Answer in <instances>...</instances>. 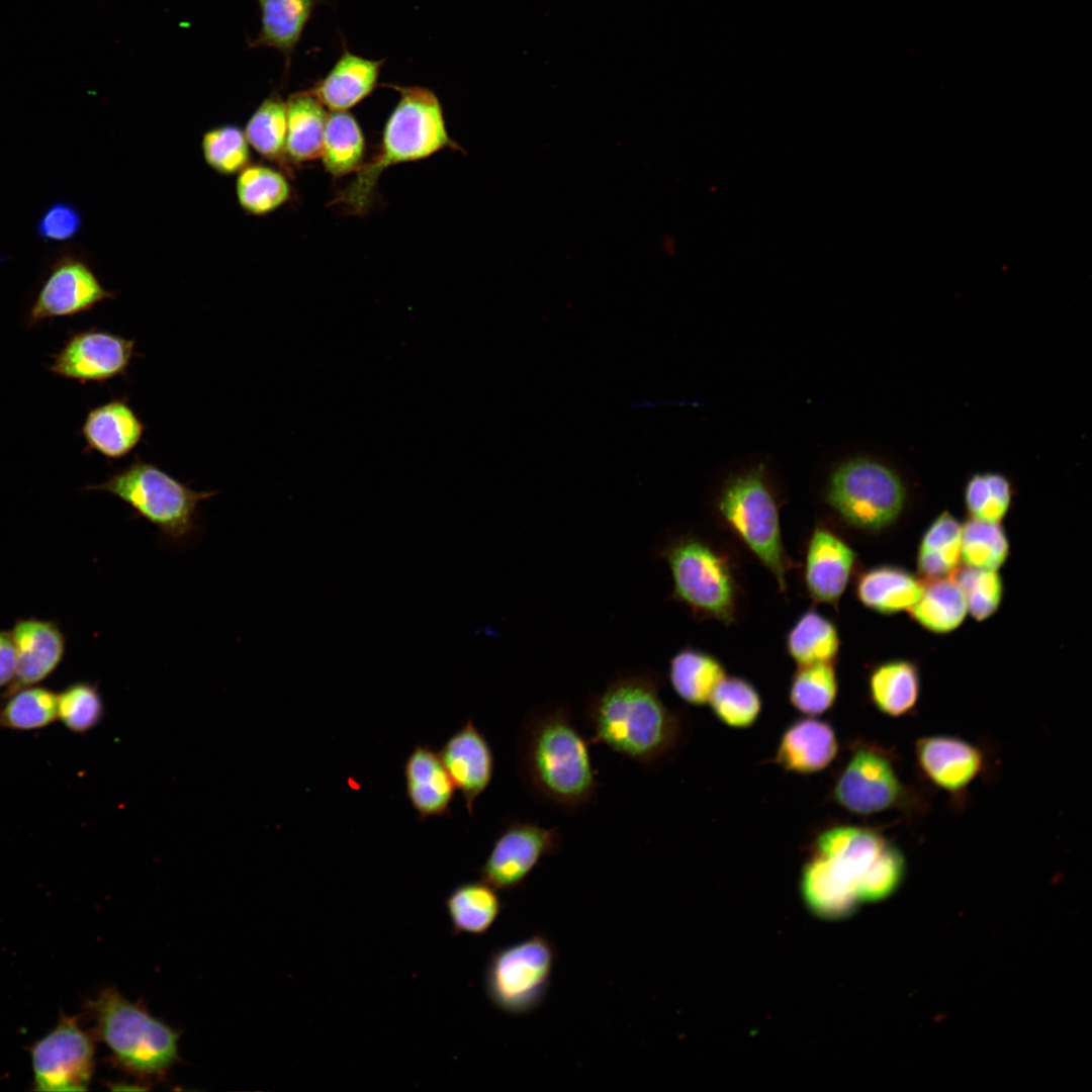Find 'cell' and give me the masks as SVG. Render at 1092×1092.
<instances>
[{"label": "cell", "instance_id": "3", "mask_svg": "<svg viewBox=\"0 0 1092 1092\" xmlns=\"http://www.w3.org/2000/svg\"><path fill=\"white\" fill-rule=\"evenodd\" d=\"M390 86L399 99L384 125L377 152L363 162L354 179L332 201L351 214L369 210L378 179L387 168L420 161L445 149L461 151L448 133L440 100L432 90Z\"/></svg>", "mask_w": 1092, "mask_h": 1092}, {"label": "cell", "instance_id": "7", "mask_svg": "<svg viewBox=\"0 0 1092 1092\" xmlns=\"http://www.w3.org/2000/svg\"><path fill=\"white\" fill-rule=\"evenodd\" d=\"M87 489L118 497L174 542H183L195 532L199 504L218 493L194 490L138 455L105 482Z\"/></svg>", "mask_w": 1092, "mask_h": 1092}, {"label": "cell", "instance_id": "26", "mask_svg": "<svg viewBox=\"0 0 1092 1092\" xmlns=\"http://www.w3.org/2000/svg\"><path fill=\"white\" fill-rule=\"evenodd\" d=\"M286 103V158L302 164L321 157L328 114L325 106L309 91L292 94Z\"/></svg>", "mask_w": 1092, "mask_h": 1092}, {"label": "cell", "instance_id": "19", "mask_svg": "<svg viewBox=\"0 0 1092 1092\" xmlns=\"http://www.w3.org/2000/svg\"><path fill=\"white\" fill-rule=\"evenodd\" d=\"M838 750L834 727L826 720L807 716L794 720L784 729L774 760L787 771L811 775L828 767Z\"/></svg>", "mask_w": 1092, "mask_h": 1092}, {"label": "cell", "instance_id": "36", "mask_svg": "<svg viewBox=\"0 0 1092 1092\" xmlns=\"http://www.w3.org/2000/svg\"><path fill=\"white\" fill-rule=\"evenodd\" d=\"M244 132L257 153L288 171L286 103L279 96H270L259 105Z\"/></svg>", "mask_w": 1092, "mask_h": 1092}, {"label": "cell", "instance_id": "15", "mask_svg": "<svg viewBox=\"0 0 1092 1092\" xmlns=\"http://www.w3.org/2000/svg\"><path fill=\"white\" fill-rule=\"evenodd\" d=\"M916 764L931 785L950 795L966 792L985 767L982 750L950 735H929L916 740Z\"/></svg>", "mask_w": 1092, "mask_h": 1092}, {"label": "cell", "instance_id": "32", "mask_svg": "<svg viewBox=\"0 0 1092 1092\" xmlns=\"http://www.w3.org/2000/svg\"><path fill=\"white\" fill-rule=\"evenodd\" d=\"M968 611L966 597L953 578L929 579L921 597L909 609L913 620L924 629L943 634L957 629Z\"/></svg>", "mask_w": 1092, "mask_h": 1092}, {"label": "cell", "instance_id": "28", "mask_svg": "<svg viewBox=\"0 0 1092 1092\" xmlns=\"http://www.w3.org/2000/svg\"><path fill=\"white\" fill-rule=\"evenodd\" d=\"M493 887L481 881L457 885L445 900L455 934L481 935L500 914L503 903Z\"/></svg>", "mask_w": 1092, "mask_h": 1092}, {"label": "cell", "instance_id": "27", "mask_svg": "<svg viewBox=\"0 0 1092 1092\" xmlns=\"http://www.w3.org/2000/svg\"><path fill=\"white\" fill-rule=\"evenodd\" d=\"M725 676L722 662L699 648L685 647L669 660L668 679L671 688L684 702L692 706L708 705L715 688Z\"/></svg>", "mask_w": 1092, "mask_h": 1092}, {"label": "cell", "instance_id": "4", "mask_svg": "<svg viewBox=\"0 0 1092 1092\" xmlns=\"http://www.w3.org/2000/svg\"><path fill=\"white\" fill-rule=\"evenodd\" d=\"M89 1006L97 1035L123 1070L141 1077H156L178 1061V1032L140 1004L125 999L115 988L101 991Z\"/></svg>", "mask_w": 1092, "mask_h": 1092}, {"label": "cell", "instance_id": "2", "mask_svg": "<svg viewBox=\"0 0 1092 1092\" xmlns=\"http://www.w3.org/2000/svg\"><path fill=\"white\" fill-rule=\"evenodd\" d=\"M589 745L565 704L528 711L519 728L517 750L519 777L528 794L567 813L588 806L599 786Z\"/></svg>", "mask_w": 1092, "mask_h": 1092}, {"label": "cell", "instance_id": "9", "mask_svg": "<svg viewBox=\"0 0 1092 1092\" xmlns=\"http://www.w3.org/2000/svg\"><path fill=\"white\" fill-rule=\"evenodd\" d=\"M554 942L544 933L494 949L484 972L490 1003L510 1015H524L544 1001L556 962Z\"/></svg>", "mask_w": 1092, "mask_h": 1092}, {"label": "cell", "instance_id": "40", "mask_svg": "<svg viewBox=\"0 0 1092 1092\" xmlns=\"http://www.w3.org/2000/svg\"><path fill=\"white\" fill-rule=\"evenodd\" d=\"M1012 488L1006 476L998 472L974 474L965 487L966 508L973 519L999 523L1008 512Z\"/></svg>", "mask_w": 1092, "mask_h": 1092}, {"label": "cell", "instance_id": "22", "mask_svg": "<svg viewBox=\"0 0 1092 1092\" xmlns=\"http://www.w3.org/2000/svg\"><path fill=\"white\" fill-rule=\"evenodd\" d=\"M381 65L345 51L310 91L331 111H347L373 92Z\"/></svg>", "mask_w": 1092, "mask_h": 1092}, {"label": "cell", "instance_id": "11", "mask_svg": "<svg viewBox=\"0 0 1092 1092\" xmlns=\"http://www.w3.org/2000/svg\"><path fill=\"white\" fill-rule=\"evenodd\" d=\"M34 1089L83 1091L94 1069V1045L78 1020L62 1015L56 1027L31 1049Z\"/></svg>", "mask_w": 1092, "mask_h": 1092}, {"label": "cell", "instance_id": "25", "mask_svg": "<svg viewBox=\"0 0 1092 1092\" xmlns=\"http://www.w3.org/2000/svg\"><path fill=\"white\" fill-rule=\"evenodd\" d=\"M869 697L882 714L901 718L912 714L920 697L917 665L907 659H893L874 666L868 677Z\"/></svg>", "mask_w": 1092, "mask_h": 1092}, {"label": "cell", "instance_id": "38", "mask_svg": "<svg viewBox=\"0 0 1092 1092\" xmlns=\"http://www.w3.org/2000/svg\"><path fill=\"white\" fill-rule=\"evenodd\" d=\"M708 705L721 723L733 729L752 727L762 711V700L756 687L736 675H726L722 679Z\"/></svg>", "mask_w": 1092, "mask_h": 1092}, {"label": "cell", "instance_id": "30", "mask_svg": "<svg viewBox=\"0 0 1092 1092\" xmlns=\"http://www.w3.org/2000/svg\"><path fill=\"white\" fill-rule=\"evenodd\" d=\"M839 649L837 626L814 609L802 613L786 635V651L798 665L834 663Z\"/></svg>", "mask_w": 1092, "mask_h": 1092}, {"label": "cell", "instance_id": "41", "mask_svg": "<svg viewBox=\"0 0 1092 1092\" xmlns=\"http://www.w3.org/2000/svg\"><path fill=\"white\" fill-rule=\"evenodd\" d=\"M201 150L206 164L222 175L240 173L250 163L249 143L237 125H221L204 132Z\"/></svg>", "mask_w": 1092, "mask_h": 1092}, {"label": "cell", "instance_id": "20", "mask_svg": "<svg viewBox=\"0 0 1092 1092\" xmlns=\"http://www.w3.org/2000/svg\"><path fill=\"white\" fill-rule=\"evenodd\" d=\"M407 799L423 821L450 815L455 786L439 755L428 744H417L404 762Z\"/></svg>", "mask_w": 1092, "mask_h": 1092}, {"label": "cell", "instance_id": "29", "mask_svg": "<svg viewBox=\"0 0 1092 1092\" xmlns=\"http://www.w3.org/2000/svg\"><path fill=\"white\" fill-rule=\"evenodd\" d=\"M800 884L807 906L824 918L847 916L860 902L855 891L841 882L824 859L813 853L803 866Z\"/></svg>", "mask_w": 1092, "mask_h": 1092}, {"label": "cell", "instance_id": "5", "mask_svg": "<svg viewBox=\"0 0 1092 1092\" xmlns=\"http://www.w3.org/2000/svg\"><path fill=\"white\" fill-rule=\"evenodd\" d=\"M658 557L669 567L673 600L698 618L735 622L738 583L724 553L695 534H680L662 544Z\"/></svg>", "mask_w": 1092, "mask_h": 1092}, {"label": "cell", "instance_id": "12", "mask_svg": "<svg viewBox=\"0 0 1092 1092\" xmlns=\"http://www.w3.org/2000/svg\"><path fill=\"white\" fill-rule=\"evenodd\" d=\"M560 845L558 827L514 820L495 837L480 868V878L497 891H512L525 882L544 856L556 853Z\"/></svg>", "mask_w": 1092, "mask_h": 1092}, {"label": "cell", "instance_id": "31", "mask_svg": "<svg viewBox=\"0 0 1092 1092\" xmlns=\"http://www.w3.org/2000/svg\"><path fill=\"white\" fill-rule=\"evenodd\" d=\"M365 148L362 128L351 113L328 114L320 158L331 176L338 178L356 172L363 164Z\"/></svg>", "mask_w": 1092, "mask_h": 1092}, {"label": "cell", "instance_id": "44", "mask_svg": "<svg viewBox=\"0 0 1092 1092\" xmlns=\"http://www.w3.org/2000/svg\"><path fill=\"white\" fill-rule=\"evenodd\" d=\"M905 871L903 853L889 841L857 886L859 901H877L889 897L900 886Z\"/></svg>", "mask_w": 1092, "mask_h": 1092}, {"label": "cell", "instance_id": "18", "mask_svg": "<svg viewBox=\"0 0 1092 1092\" xmlns=\"http://www.w3.org/2000/svg\"><path fill=\"white\" fill-rule=\"evenodd\" d=\"M439 755L472 815L474 802L493 776L494 757L487 738L469 719L446 740Z\"/></svg>", "mask_w": 1092, "mask_h": 1092}, {"label": "cell", "instance_id": "43", "mask_svg": "<svg viewBox=\"0 0 1092 1092\" xmlns=\"http://www.w3.org/2000/svg\"><path fill=\"white\" fill-rule=\"evenodd\" d=\"M952 574L966 597L971 615L977 621H983L997 611L1003 596V583L996 570L968 566L957 569Z\"/></svg>", "mask_w": 1092, "mask_h": 1092}, {"label": "cell", "instance_id": "37", "mask_svg": "<svg viewBox=\"0 0 1092 1092\" xmlns=\"http://www.w3.org/2000/svg\"><path fill=\"white\" fill-rule=\"evenodd\" d=\"M262 28L257 43L290 52L310 16L314 0H259Z\"/></svg>", "mask_w": 1092, "mask_h": 1092}, {"label": "cell", "instance_id": "13", "mask_svg": "<svg viewBox=\"0 0 1092 1092\" xmlns=\"http://www.w3.org/2000/svg\"><path fill=\"white\" fill-rule=\"evenodd\" d=\"M135 341L91 329L71 335L64 347L53 356L52 373L80 383L104 382L126 374L136 356Z\"/></svg>", "mask_w": 1092, "mask_h": 1092}, {"label": "cell", "instance_id": "6", "mask_svg": "<svg viewBox=\"0 0 1092 1092\" xmlns=\"http://www.w3.org/2000/svg\"><path fill=\"white\" fill-rule=\"evenodd\" d=\"M722 521L787 590L792 561L784 547L780 508L766 468L758 464L729 477L717 498Z\"/></svg>", "mask_w": 1092, "mask_h": 1092}, {"label": "cell", "instance_id": "21", "mask_svg": "<svg viewBox=\"0 0 1092 1092\" xmlns=\"http://www.w3.org/2000/svg\"><path fill=\"white\" fill-rule=\"evenodd\" d=\"M145 430V424L128 403L127 397H123L90 410L81 434L87 450L114 460L128 455L141 442Z\"/></svg>", "mask_w": 1092, "mask_h": 1092}, {"label": "cell", "instance_id": "14", "mask_svg": "<svg viewBox=\"0 0 1092 1092\" xmlns=\"http://www.w3.org/2000/svg\"><path fill=\"white\" fill-rule=\"evenodd\" d=\"M111 298L114 294L102 286L83 260L64 256L53 265L28 312L27 325L85 312Z\"/></svg>", "mask_w": 1092, "mask_h": 1092}, {"label": "cell", "instance_id": "39", "mask_svg": "<svg viewBox=\"0 0 1092 1092\" xmlns=\"http://www.w3.org/2000/svg\"><path fill=\"white\" fill-rule=\"evenodd\" d=\"M1008 552L1007 536L997 523L972 518L963 526L961 558L968 566L996 570Z\"/></svg>", "mask_w": 1092, "mask_h": 1092}, {"label": "cell", "instance_id": "45", "mask_svg": "<svg viewBox=\"0 0 1092 1092\" xmlns=\"http://www.w3.org/2000/svg\"><path fill=\"white\" fill-rule=\"evenodd\" d=\"M102 712L100 695L91 685L77 684L58 696V716L73 731L91 729L101 719Z\"/></svg>", "mask_w": 1092, "mask_h": 1092}, {"label": "cell", "instance_id": "10", "mask_svg": "<svg viewBox=\"0 0 1092 1092\" xmlns=\"http://www.w3.org/2000/svg\"><path fill=\"white\" fill-rule=\"evenodd\" d=\"M829 797L849 813L869 816L906 808L910 794L890 751L874 742L855 740Z\"/></svg>", "mask_w": 1092, "mask_h": 1092}, {"label": "cell", "instance_id": "34", "mask_svg": "<svg viewBox=\"0 0 1092 1092\" xmlns=\"http://www.w3.org/2000/svg\"><path fill=\"white\" fill-rule=\"evenodd\" d=\"M838 689L834 663L798 665L790 681L788 697L798 712L806 716H819L833 707Z\"/></svg>", "mask_w": 1092, "mask_h": 1092}, {"label": "cell", "instance_id": "23", "mask_svg": "<svg viewBox=\"0 0 1092 1092\" xmlns=\"http://www.w3.org/2000/svg\"><path fill=\"white\" fill-rule=\"evenodd\" d=\"M12 637L16 650L17 686L26 687L47 677L64 653V639L51 623L24 620L16 624Z\"/></svg>", "mask_w": 1092, "mask_h": 1092}, {"label": "cell", "instance_id": "42", "mask_svg": "<svg viewBox=\"0 0 1092 1092\" xmlns=\"http://www.w3.org/2000/svg\"><path fill=\"white\" fill-rule=\"evenodd\" d=\"M58 716V696L41 688H27L15 694L4 707L0 720L14 729H36Z\"/></svg>", "mask_w": 1092, "mask_h": 1092}, {"label": "cell", "instance_id": "24", "mask_svg": "<svg viewBox=\"0 0 1092 1092\" xmlns=\"http://www.w3.org/2000/svg\"><path fill=\"white\" fill-rule=\"evenodd\" d=\"M923 583L911 572L895 565H879L861 572L855 583L857 600L868 609L893 615L914 606Z\"/></svg>", "mask_w": 1092, "mask_h": 1092}, {"label": "cell", "instance_id": "35", "mask_svg": "<svg viewBox=\"0 0 1092 1092\" xmlns=\"http://www.w3.org/2000/svg\"><path fill=\"white\" fill-rule=\"evenodd\" d=\"M236 193L240 206L253 215L268 214L290 197V184L280 172L265 165H248L237 178Z\"/></svg>", "mask_w": 1092, "mask_h": 1092}, {"label": "cell", "instance_id": "8", "mask_svg": "<svg viewBox=\"0 0 1092 1092\" xmlns=\"http://www.w3.org/2000/svg\"><path fill=\"white\" fill-rule=\"evenodd\" d=\"M824 500L848 527L880 532L896 522L906 503L899 474L866 456L847 459L829 474Z\"/></svg>", "mask_w": 1092, "mask_h": 1092}, {"label": "cell", "instance_id": "1", "mask_svg": "<svg viewBox=\"0 0 1092 1092\" xmlns=\"http://www.w3.org/2000/svg\"><path fill=\"white\" fill-rule=\"evenodd\" d=\"M660 677L647 668L618 672L589 697L584 717L590 744H604L642 765H654L685 737V722L660 697Z\"/></svg>", "mask_w": 1092, "mask_h": 1092}, {"label": "cell", "instance_id": "47", "mask_svg": "<svg viewBox=\"0 0 1092 1092\" xmlns=\"http://www.w3.org/2000/svg\"><path fill=\"white\" fill-rule=\"evenodd\" d=\"M16 672V650L12 634L0 632V688L9 682Z\"/></svg>", "mask_w": 1092, "mask_h": 1092}, {"label": "cell", "instance_id": "16", "mask_svg": "<svg viewBox=\"0 0 1092 1092\" xmlns=\"http://www.w3.org/2000/svg\"><path fill=\"white\" fill-rule=\"evenodd\" d=\"M888 843L874 828L833 825L817 833L810 853L823 858L831 872L857 895L860 880Z\"/></svg>", "mask_w": 1092, "mask_h": 1092}, {"label": "cell", "instance_id": "46", "mask_svg": "<svg viewBox=\"0 0 1092 1092\" xmlns=\"http://www.w3.org/2000/svg\"><path fill=\"white\" fill-rule=\"evenodd\" d=\"M82 217L77 208L67 202L51 205L37 222L36 230L43 240L66 242L80 231Z\"/></svg>", "mask_w": 1092, "mask_h": 1092}, {"label": "cell", "instance_id": "33", "mask_svg": "<svg viewBox=\"0 0 1092 1092\" xmlns=\"http://www.w3.org/2000/svg\"><path fill=\"white\" fill-rule=\"evenodd\" d=\"M962 528L947 512L939 515L927 528L920 542L917 566L927 579L952 574L961 558Z\"/></svg>", "mask_w": 1092, "mask_h": 1092}, {"label": "cell", "instance_id": "17", "mask_svg": "<svg viewBox=\"0 0 1092 1092\" xmlns=\"http://www.w3.org/2000/svg\"><path fill=\"white\" fill-rule=\"evenodd\" d=\"M856 553L837 533L816 526L805 554L804 581L817 603L836 607L853 571Z\"/></svg>", "mask_w": 1092, "mask_h": 1092}]
</instances>
